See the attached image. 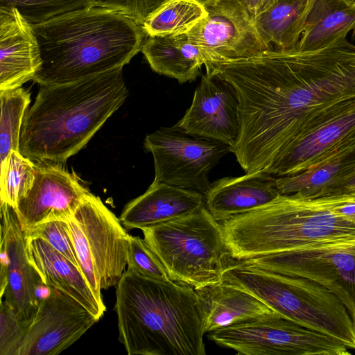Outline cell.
I'll list each match as a JSON object with an SVG mask.
<instances>
[{
  "label": "cell",
  "instance_id": "cell-11",
  "mask_svg": "<svg viewBox=\"0 0 355 355\" xmlns=\"http://www.w3.org/2000/svg\"><path fill=\"white\" fill-rule=\"evenodd\" d=\"M187 35L201 52L205 68L271 49L259 34L241 0H220Z\"/></svg>",
  "mask_w": 355,
  "mask_h": 355
},
{
  "label": "cell",
  "instance_id": "cell-35",
  "mask_svg": "<svg viewBox=\"0 0 355 355\" xmlns=\"http://www.w3.org/2000/svg\"><path fill=\"white\" fill-rule=\"evenodd\" d=\"M252 17H255L269 8L276 0H241Z\"/></svg>",
  "mask_w": 355,
  "mask_h": 355
},
{
  "label": "cell",
  "instance_id": "cell-29",
  "mask_svg": "<svg viewBox=\"0 0 355 355\" xmlns=\"http://www.w3.org/2000/svg\"><path fill=\"white\" fill-rule=\"evenodd\" d=\"M36 164L19 150L12 152L3 179L0 181V200L17 207L19 201L31 189L35 179Z\"/></svg>",
  "mask_w": 355,
  "mask_h": 355
},
{
  "label": "cell",
  "instance_id": "cell-12",
  "mask_svg": "<svg viewBox=\"0 0 355 355\" xmlns=\"http://www.w3.org/2000/svg\"><path fill=\"white\" fill-rule=\"evenodd\" d=\"M355 252V238L309 243L256 257L243 263L279 274L314 281L336 295L355 320V306L343 283V272Z\"/></svg>",
  "mask_w": 355,
  "mask_h": 355
},
{
  "label": "cell",
  "instance_id": "cell-7",
  "mask_svg": "<svg viewBox=\"0 0 355 355\" xmlns=\"http://www.w3.org/2000/svg\"><path fill=\"white\" fill-rule=\"evenodd\" d=\"M224 280L249 291L283 318L355 349V327L348 309L321 284L242 261L226 272Z\"/></svg>",
  "mask_w": 355,
  "mask_h": 355
},
{
  "label": "cell",
  "instance_id": "cell-3",
  "mask_svg": "<svg viewBox=\"0 0 355 355\" xmlns=\"http://www.w3.org/2000/svg\"><path fill=\"white\" fill-rule=\"evenodd\" d=\"M42 64L33 80L41 85L76 82L123 67L147 37L128 17L92 6L31 24Z\"/></svg>",
  "mask_w": 355,
  "mask_h": 355
},
{
  "label": "cell",
  "instance_id": "cell-32",
  "mask_svg": "<svg viewBox=\"0 0 355 355\" xmlns=\"http://www.w3.org/2000/svg\"><path fill=\"white\" fill-rule=\"evenodd\" d=\"M25 232L26 238L41 239L46 241L54 249L79 267L67 220H47L34 225Z\"/></svg>",
  "mask_w": 355,
  "mask_h": 355
},
{
  "label": "cell",
  "instance_id": "cell-1",
  "mask_svg": "<svg viewBox=\"0 0 355 355\" xmlns=\"http://www.w3.org/2000/svg\"><path fill=\"white\" fill-rule=\"evenodd\" d=\"M346 36L315 50L269 49L212 66L237 94L232 153L245 173L264 171L320 127L355 111V44Z\"/></svg>",
  "mask_w": 355,
  "mask_h": 355
},
{
  "label": "cell",
  "instance_id": "cell-27",
  "mask_svg": "<svg viewBox=\"0 0 355 355\" xmlns=\"http://www.w3.org/2000/svg\"><path fill=\"white\" fill-rule=\"evenodd\" d=\"M207 14L193 0H166L142 27L147 36H177L189 33Z\"/></svg>",
  "mask_w": 355,
  "mask_h": 355
},
{
  "label": "cell",
  "instance_id": "cell-20",
  "mask_svg": "<svg viewBox=\"0 0 355 355\" xmlns=\"http://www.w3.org/2000/svg\"><path fill=\"white\" fill-rule=\"evenodd\" d=\"M205 206V195L201 193L153 182L144 193L125 205L119 219L127 230H141L193 213Z\"/></svg>",
  "mask_w": 355,
  "mask_h": 355
},
{
  "label": "cell",
  "instance_id": "cell-34",
  "mask_svg": "<svg viewBox=\"0 0 355 355\" xmlns=\"http://www.w3.org/2000/svg\"><path fill=\"white\" fill-rule=\"evenodd\" d=\"M166 0H92L93 6L121 13L143 26Z\"/></svg>",
  "mask_w": 355,
  "mask_h": 355
},
{
  "label": "cell",
  "instance_id": "cell-5",
  "mask_svg": "<svg viewBox=\"0 0 355 355\" xmlns=\"http://www.w3.org/2000/svg\"><path fill=\"white\" fill-rule=\"evenodd\" d=\"M220 223L233 257L240 261L309 243L355 238V223L333 211L327 196L281 194Z\"/></svg>",
  "mask_w": 355,
  "mask_h": 355
},
{
  "label": "cell",
  "instance_id": "cell-10",
  "mask_svg": "<svg viewBox=\"0 0 355 355\" xmlns=\"http://www.w3.org/2000/svg\"><path fill=\"white\" fill-rule=\"evenodd\" d=\"M144 146L154 161L153 182H164L205 195L211 186L209 174L232 153L219 141L190 135L175 125L146 135Z\"/></svg>",
  "mask_w": 355,
  "mask_h": 355
},
{
  "label": "cell",
  "instance_id": "cell-19",
  "mask_svg": "<svg viewBox=\"0 0 355 355\" xmlns=\"http://www.w3.org/2000/svg\"><path fill=\"white\" fill-rule=\"evenodd\" d=\"M281 195L275 176L263 171L226 177L211 183L205 207L219 222L250 211Z\"/></svg>",
  "mask_w": 355,
  "mask_h": 355
},
{
  "label": "cell",
  "instance_id": "cell-21",
  "mask_svg": "<svg viewBox=\"0 0 355 355\" xmlns=\"http://www.w3.org/2000/svg\"><path fill=\"white\" fill-rule=\"evenodd\" d=\"M26 247L44 286L70 295L100 320L106 307L96 299L79 267L43 239L26 238Z\"/></svg>",
  "mask_w": 355,
  "mask_h": 355
},
{
  "label": "cell",
  "instance_id": "cell-33",
  "mask_svg": "<svg viewBox=\"0 0 355 355\" xmlns=\"http://www.w3.org/2000/svg\"><path fill=\"white\" fill-rule=\"evenodd\" d=\"M0 311V355H17L28 324L6 300H1Z\"/></svg>",
  "mask_w": 355,
  "mask_h": 355
},
{
  "label": "cell",
  "instance_id": "cell-4",
  "mask_svg": "<svg viewBox=\"0 0 355 355\" xmlns=\"http://www.w3.org/2000/svg\"><path fill=\"white\" fill-rule=\"evenodd\" d=\"M119 340L129 355H205L196 290L127 270L116 285Z\"/></svg>",
  "mask_w": 355,
  "mask_h": 355
},
{
  "label": "cell",
  "instance_id": "cell-30",
  "mask_svg": "<svg viewBox=\"0 0 355 355\" xmlns=\"http://www.w3.org/2000/svg\"><path fill=\"white\" fill-rule=\"evenodd\" d=\"M92 6V0H0V7L16 8L31 24Z\"/></svg>",
  "mask_w": 355,
  "mask_h": 355
},
{
  "label": "cell",
  "instance_id": "cell-22",
  "mask_svg": "<svg viewBox=\"0 0 355 355\" xmlns=\"http://www.w3.org/2000/svg\"><path fill=\"white\" fill-rule=\"evenodd\" d=\"M196 290L204 313L205 334L276 313L249 291L224 279Z\"/></svg>",
  "mask_w": 355,
  "mask_h": 355
},
{
  "label": "cell",
  "instance_id": "cell-24",
  "mask_svg": "<svg viewBox=\"0 0 355 355\" xmlns=\"http://www.w3.org/2000/svg\"><path fill=\"white\" fill-rule=\"evenodd\" d=\"M313 1L276 0L266 10L253 17L259 34L271 49H290L297 44Z\"/></svg>",
  "mask_w": 355,
  "mask_h": 355
},
{
  "label": "cell",
  "instance_id": "cell-23",
  "mask_svg": "<svg viewBox=\"0 0 355 355\" xmlns=\"http://www.w3.org/2000/svg\"><path fill=\"white\" fill-rule=\"evenodd\" d=\"M141 51L154 71L180 83L194 81L205 65L201 52L190 42L187 34L147 36Z\"/></svg>",
  "mask_w": 355,
  "mask_h": 355
},
{
  "label": "cell",
  "instance_id": "cell-16",
  "mask_svg": "<svg viewBox=\"0 0 355 355\" xmlns=\"http://www.w3.org/2000/svg\"><path fill=\"white\" fill-rule=\"evenodd\" d=\"M38 163L31 189L14 209L24 231L47 220H67L89 191L60 164Z\"/></svg>",
  "mask_w": 355,
  "mask_h": 355
},
{
  "label": "cell",
  "instance_id": "cell-31",
  "mask_svg": "<svg viewBox=\"0 0 355 355\" xmlns=\"http://www.w3.org/2000/svg\"><path fill=\"white\" fill-rule=\"evenodd\" d=\"M128 270L144 277L171 281L159 259L144 239L130 235L127 259Z\"/></svg>",
  "mask_w": 355,
  "mask_h": 355
},
{
  "label": "cell",
  "instance_id": "cell-6",
  "mask_svg": "<svg viewBox=\"0 0 355 355\" xmlns=\"http://www.w3.org/2000/svg\"><path fill=\"white\" fill-rule=\"evenodd\" d=\"M141 230L171 280L195 289L221 282L241 262L233 257L220 222L205 206Z\"/></svg>",
  "mask_w": 355,
  "mask_h": 355
},
{
  "label": "cell",
  "instance_id": "cell-9",
  "mask_svg": "<svg viewBox=\"0 0 355 355\" xmlns=\"http://www.w3.org/2000/svg\"><path fill=\"white\" fill-rule=\"evenodd\" d=\"M220 347L244 355H349L340 341L275 313L208 333Z\"/></svg>",
  "mask_w": 355,
  "mask_h": 355
},
{
  "label": "cell",
  "instance_id": "cell-36",
  "mask_svg": "<svg viewBox=\"0 0 355 355\" xmlns=\"http://www.w3.org/2000/svg\"><path fill=\"white\" fill-rule=\"evenodd\" d=\"M355 190V173L333 189L327 196L341 194Z\"/></svg>",
  "mask_w": 355,
  "mask_h": 355
},
{
  "label": "cell",
  "instance_id": "cell-13",
  "mask_svg": "<svg viewBox=\"0 0 355 355\" xmlns=\"http://www.w3.org/2000/svg\"><path fill=\"white\" fill-rule=\"evenodd\" d=\"M40 299L17 355H57L99 319L70 295L53 287Z\"/></svg>",
  "mask_w": 355,
  "mask_h": 355
},
{
  "label": "cell",
  "instance_id": "cell-15",
  "mask_svg": "<svg viewBox=\"0 0 355 355\" xmlns=\"http://www.w3.org/2000/svg\"><path fill=\"white\" fill-rule=\"evenodd\" d=\"M186 133L234 147L239 132V101L232 85L216 76H202L189 108L175 124Z\"/></svg>",
  "mask_w": 355,
  "mask_h": 355
},
{
  "label": "cell",
  "instance_id": "cell-38",
  "mask_svg": "<svg viewBox=\"0 0 355 355\" xmlns=\"http://www.w3.org/2000/svg\"><path fill=\"white\" fill-rule=\"evenodd\" d=\"M343 1L349 5H355V0H343Z\"/></svg>",
  "mask_w": 355,
  "mask_h": 355
},
{
  "label": "cell",
  "instance_id": "cell-17",
  "mask_svg": "<svg viewBox=\"0 0 355 355\" xmlns=\"http://www.w3.org/2000/svg\"><path fill=\"white\" fill-rule=\"evenodd\" d=\"M355 156V111L320 127L266 168L273 176L296 175Z\"/></svg>",
  "mask_w": 355,
  "mask_h": 355
},
{
  "label": "cell",
  "instance_id": "cell-28",
  "mask_svg": "<svg viewBox=\"0 0 355 355\" xmlns=\"http://www.w3.org/2000/svg\"><path fill=\"white\" fill-rule=\"evenodd\" d=\"M0 181L5 177L12 151L19 150L23 119L31 103L28 90L21 87L1 90Z\"/></svg>",
  "mask_w": 355,
  "mask_h": 355
},
{
  "label": "cell",
  "instance_id": "cell-18",
  "mask_svg": "<svg viewBox=\"0 0 355 355\" xmlns=\"http://www.w3.org/2000/svg\"><path fill=\"white\" fill-rule=\"evenodd\" d=\"M41 64L31 24L16 8L0 7V91L33 80Z\"/></svg>",
  "mask_w": 355,
  "mask_h": 355
},
{
  "label": "cell",
  "instance_id": "cell-8",
  "mask_svg": "<svg viewBox=\"0 0 355 355\" xmlns=\"http://www.w3.org/2000/svg\"><path fill=\"white\" fill-rule=\"evenodd\" d=\"M78 266L96 299L116 286L127 266L130 235L119 218L88 191L67 218Z\"/></svg>",
  "mask_w": 355,
  "mask_h": 355
},
{
  "label": "cell",
  "instance_id": "cell-26",
  "mask_svg": "<svg viewBox=\"0 0 355 355\" xmlns=\"http://www.w3.org/2000/svg\"><path fill=\"white\" fill-rule=\"evenodd\" d=\"M354 173L355 156H352L296 175L279 177L276 181L282 195L315 198L327 196Z\"/></svg>",
  "mask_w": 355,
  "mask_h": 355
},
{
  "label": "cell",
  "instance_id": "cell-37",
  "mask_svg": "<svg viewBox=\"0 0 355 355\" xmlns=\"http://www.w3.org/2000/svg\"><path fill=\"white\" fill-rule=\"evenodd\" d=\"M193 1L198 2V3H200L205 8H207V7H209L211 6L216 4L220 0H193Z\"/></svg>",
  "mask_w": 355,
  "mask_h": 355
},
{
  "label": "cell",
  "instance_id": "cell-25",
  "mask_svg": "<svg viewBox=\"0 0 355 355\" xmlns=\"http://www.w3.org/2000/svg\"><path fill=\"white\" fill-rule=\"evenodd\" d=\"M350 31L355 35V5L343 0H313L305 28L295 48L318 49Z\"/></svg>",
  "mask_w": 355,
  "mask_h": 355
},
{
  "label": "cell",
  "instance_id": "cell-2",
  "mask_svg": "<svg viewBox=\"0 0 355 355\" xmlns=\"http://www.w3.org/2000/svg\"><path fill=\"white\" fill-rule=\"evenodd\" d=\"M128 95L123 67L70 83L41 85L23 119L20 153L40 163H64L86 146Z\"/></svg>",
  "mask_w": 355,
  "mask_h": 355
},
{
  "label": "cell",
  "instance_id": "cell-14",
  "mask_svg": "<svg viewBox=\"0 0 355 355\" xmlns=\"http://www.w3.org/2000/svg\"><path fill=\"white\" fill-rule=\"evenodd\" d=\"M0 295L15 309L19 319L29 324L39 304L42 278L30 262L26 232L15 209L1 203Z\"/></svg>",
  "mask_w": 355,
  "mask_h": 355
}]
</instances>
